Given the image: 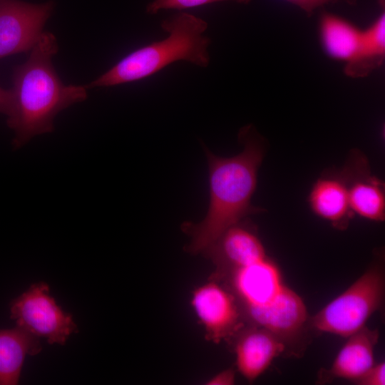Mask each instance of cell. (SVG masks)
Masks as SVG:
<instances>
[{
    "mask_svg": "<svg viewBox=\"0 0 385 385\" xmlns=\"http://www.w3.org/2000/svg\"><path fill=\"white\" fill-rule=\"evenodd\" d=\"M238 137L243 150L233 157H220L205 148L209 172L208 209L200 222L182 225L183 231L190 237L185 250L191 254L202 253L227 228L247 215L262 211L252 205L251 200L265 155L263 140L251 125L242 128Z\"/></svg>",
    "mask_w": 385,
    "mask_h": 385,
    "instance_id": "6da1fadb",
    "label": "cell"
},
{
    "mask_svg": "<svg viewBox=\"0 0 385 385\" xmlns=\"http://www.w3.org/2000/svg\"><path fill=\"white\" fill-rule=\"evenodd\" d=\"M58 49L55 36L43 31L27 61L14 68V103L7 125L15 134V149L35 135L52 132L60 111L87 98L85 86H66L61 81L51 62Z\"/></svg>",
    "mask_w": 385,
    "mask_h": 385,
    "instance_id": "7a4b0ae2",
    "label": "cell"
},
{
    "mask_svg": "<svg viewBox=\"0 0 385 385\" xmlns=\"http://www.w3.org/2000/svg\"><path fill=\"white\" fill-rule=\"evenodd\" d=\"M160 26L169 34L167 38L135 50L85 87H108L141 80L178 61L202 68L209 65L207 48L211 41L203 35L208 26L205 21L183 12L163 20Z\"/></svg>",
    "mask_w": 385,
    "mask_h": 385,
    "instance_id": "3957f363",
    "label": "cell"
},
{
    "mask_svg": "<svg viewBox=\"0 0 385 385\" xmlns=\"http://www.w3.org/2000/svg\"><path fill=\"white\" fill-rule=\"evenodd\" d=\"M385 298V272L381 263L368 268L343 293L309 319V329L347 338L365 326L381 309Z\"/></svg>",
    "mask_w": 385,
    "mask_h": 385,
    "instance_id": "277c9868",
    "label": "cell"
},
{
    "mask_svg": "<svg viewBox=\"0 0 385 385\" xmlns=\"http://www.w3.org/2000/svg\"><path fill=\"white\" fill-rule=\"evenodd\" d=\"M10 312L18 327L46 338L49 344H64L72 333L78 332L72 316L58 306L43 282L33 284L14 299Z\"/></svg>",
    "mask_w": 385,
    "mask_h": 385,
    "instance_id": "5b68a950",
    "label": "cell"
},
{
    "mask_svg": "<svg viewBox=\"0 0 385 385\" xmlns=\"http://www.w3.org/2000/svg\"><path fill=\"white\" fill-rule=\"evenodd\" d=\"M190 304L206 338L214 343L232 340L245 326L235 297L217 280L212 279L197 287L192 292Z\"/></svg>",
    "mask_w": 385,
    "mask_h": 385,
    "instance_id": "8992f818",
    "label": "cell"
},
{
    "mask_svg": "<svg viewBox=\"0 0 385 385\" xmlns=\"http://www.w3.org/2000/svg\"><path fill=\"white\" fill-rule=\"evenodd\" d=\"M53 8L52 1L0 0V58L31 50Z\"/></svg>",
    "mask_w": 385,
    "mask_h": 385,
    "instance_id": "52a82bcc",
    "label": "cell"
},
{
    "mask_svg": "<svg viewBox=\"0 0 385 385\" xmlns=\"http://www.w3.org/2000/svg\"><path fill=\"white\" fill-rule=\"evenodd\" d=\"M340 174L347 186L353 213L371 221L383 222L385 219L384 185L371 174L364 155L352 153Z\"/></svg>",
    "mask_w": 385,
    "mask_h": 385,
    "instance_id": "ba28073f",
    "label": "cell"
},
{
    "mask_svg": "<svg viewBox=\"0 0 385 385\" xmlns=\"http://www.w3.org/2000/svg\"><path fill=\"white\" fill-rule=\"evenodd\" d=\"M202 253L215 265V272L212 277L267 256L255 230L243 220L227 228Z\"/></svg>",
    "mask_w": 385,
    "mask_h": 385,
    "instance_id": "9c48e42d",
    "label": "cell"
},
{
    "mask_svg": "<svg viewBox=\"0 0 385 385\" xmlns=\"http://www.w3.org/2000/svg\"><path fill=\"white\" fill-rule=\"evenodd\" d=\"M236 366L250 382L259 378L286 346L274 333L263 327L245 326L232 339Z\"/></svg>",
    "mask_w": 385,
    "mask_h": 385,
    "instance_id": "30bf717a",
    "label": "cell"
},
{
    "mask_svg": "<svg viewBox=\"0 0 385 385\" xmlns=\"http://www.w3.org/2000/svg\"><path fill=\"white\" fill-rule=\"evenodd\" d=\"M347 338L331 368L320 371L321 381L344 379L354 382L374 364V351L379 338L377 329L364 326Z\"/></svg>",
    "mask_w": 385,
    "mask_h": 385,
    "instance_id": "8fae6325",
    "label": "cell"
},
{
    "mask_svg": "<svg viewBox=\"0 0 385 385\" xmlns=\"http://www.w3.org/2000/svg\"><path fill=\"white\" fill-rule=\"evenodd\" d=\"M308 202L316 215L338 230L346 229L354 215L350 207L346 182L340 173L317 179L309 192Z\"/></svg>",
    "mask_w": 385,
    "mask_h": 385,
    "instance_id": "7c38bea8",
    "label": "cell"
},
{
    "mask_svg": "<svg viewBox=\"0 0 385 385\" xmlns=\"http://www.w3.org/2000/svg\"><path fill=\"white\" fill-rule=\"evenodd\" d=\"M41 350L38 337L30 332L18 326L0 329V385L17 384L26 356Z\"/></svg>",
    "mask_w": 385,
    "mask_h": 385,
    "instance_id": "4fadbf2b",
    "label": "cell"
},
{
    "mask_svg": "<svg viewBox=\"0 0 385 385\" xmlns=\"http://www.w3.org/2000/svg\"><path fill=\"white\" fill-rule=\"evenodd\" d=\"M320 30L324 47L332 57L347 61L354 57L362 32L347 21L330 14L323 16Z\"/></svg>",
    "mask_w": 385,
    "mask_h": 385,
    "instance_id": "5bb4252c",
    "label": "cell"
},
{
    "mask_svg": "<svg viewBox=\"0 0 385 385\" xmlns=\"http://www.w3.org/2000/svg\"><path fill=\"white\" fill-rule=\"evenodd\" d=\"M385 53V17L381 15L362 33L359 50L348 61L345 72L349 76L363 77L381 66Z\"/></svg>",
    "mask_w": 385,
    "mask_h": 385,
    "instance_id": "9a60e30c",
    "label": "cell"
},
{
    "mask_svg": "<svg viewBox=\"0 0 385 385\" xmlns=\"http://www.w3.org/2000/svg\"><path fill=\"white\" fill-rule=\"evenodd\" d=\"M222 1H235L247 4L250 0H153L146 8L150 14H155L163 9H185Z\"/></svg>",
    "mask_w": 385,
    "mask_h": 385,
    "instance_id": "2e32d148",
    "label": "cell"
},
{
    "mask_svg": "<svg viewBox=\"0 0 385 385\" xmlns=\"http://www.w3.org/2000/svg\"><path fill=\"white\" fill-rule=\"evenodd\" d=\"M354 384L358 385H384L385 364L380 362L374 364Z\"/></svg>",
    "mask_w": 385,
    "mask_h": 385,
    "instance_id": "e0dca14e",
    "label": "cell"
},
{
    "mask_svg": "<svg viewBox=\"0 0 385 385\" xmlns=\"http://www.w3.org/2000/svg\"><path fill=\"white\" fill-rule=\"evenodd\" d=\"M235 381V372L232 369L223 370L206 381L208 385H232Z\"/></svg>",
    "mask_w": 385,
    "mask_h": 385,
    "instance_id": "ac0fdd59",
    "label": "cell"
},
{
    "mask_svg": "<svg viewBox=\"0 0 385 385\" xmlns=\"http://www.w3.org/2000/svg\"><path fill=\"white\" fill-rule=\"evenodd\" d=\"M14 94L12 90H6L0 87V113L8 116L12 109Z\"/></svg>",
    "mask_w": 385,
    "mask_h": 385,
    "instance_id": "d6986e66",
    "label": "cell"
},
{
    "mask_svg": "<svg viewBox=\"0 0 385 385\" xmlns=\"http://www.w3.org/2000/svg\"><path fill=\"white\" fill-rule=\"evenodd\" d=\"M304 9L308 14H311L314 9L323 4L337 2L339 0H287Z\"/></svg>",
    "mask_w": 385,
    "mask_h": 385,
    "instance_id": "ffe728a7",
    "label": "cell"
}]
</instances>
